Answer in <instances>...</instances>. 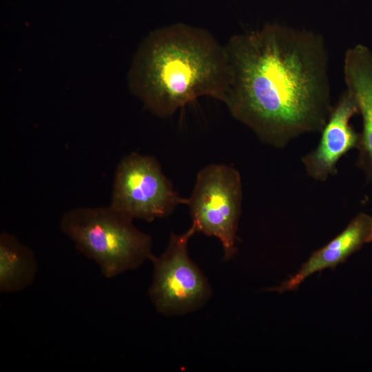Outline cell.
I'll list each match as a JSON object with an SVG mask.
<instances>
[{"instance_id":"5b68a950","label":"cell","mask_w":372,"mask_h":372,"mask_svg":"<svg viewBox=\"0 0 372 372\" xmlns=\"http://www.w3.org/2000/svg\"><path fill=\"white\" fill-rule=\"evenodd\" d=\"M196 232L192 225L180 234H172L165 251L151 260L154 273L148 294L161 314L176 316L192 313L211 298V286L188 253L189 241Z\"/></svg>"},{"instance_id":"52a82bcc","label":"cell","mask_w":372,"mask_h":372,"mask_svg":"<svg viewBox=\"0 0 372 372\" xmlns=\"http://www.w3.org/2000/svg\"><path fill=\"white\" fill-rule=\"evenodd\" d=\"M359 114L353 96L346 90L340 96L323 127L318 146L302 158L307 175L325 181L337 172L339 160L349 151L359 147L360 133L350 125Z\"/></svg>"},{"instance_id":"9c48e42d","label":"cell","mask_w":372,"mask_h":372,"mask_svg":"<svg viewBox=\"0 0 372 372\" xmlns=\"http://www.w3.org/2000/svg\"><path fill=\"white\" fill-rule=\"evenodd\" d=\"M38 271L34 251L8 231L0 234V292L14 293L31 286Z\"/></svg>"},{"instance_id":"3957f363","label":"cell","mask_w":372,"mask_h":372,"mask_svg":"<svg viewBox=\"0 0 372 372\" xmlns=\"http://www.w3.org/2000/svg\"><path fill=\"white\" fill-rule=\"evenodd\" d=\"M133 220L110 205L78 207L63 215L60 229L104 277L113 278L154 256L152 236L136 227Z\"/></svg>"},{"instance_id":"8992f818","label":"cell","mask_w":372,"mask_h":372,"mask_svg":"<svg viewBox=\"0 0 372 372\" xmlns=\"http://www.w3.org/2000/svg\"><path fill=\"white\" fill-rule=\"evenodd\" d=\"M187 203L188 198L175 191L154 157L132 152L118 164L109 205L130 218L152 222Z\"/></svg>"},{"instance_id":"6da1fadb","label":"cell","mask_w":372,"mask_h":372,"mask_svg":"<svg viewBox=\"0 0 372 372\" xmlns=\"http://www.w3.org/2000/svg\"><path fill=\"white\" fill-rule=\"evenodd\" d=\"M225 47L229 81L223 102L235 119L278 148L322 132L333 106L320 34L269 23L232 36Z\"/></svg>"},{"instance_id":"277c9868","label":"cell","mask_w":372,"mask_h":372,"mask_svg":"<svg viewBox=\"0 0 372 372\" xmlns=\"http://www.w3.org/2000/svg\"><path fill=\"white\" fill-rule=\"evenodd\" d=\"M241 176L234 167L220 163L208 165L197 174L187 205L196 231L219 240L223 260L236 252V238L241 213Z\"/></svg>"},{"instance_id":"ba28073f","label":"cell","mask_w":372,"mask_h":372,"mask_svg":"<svg viewBox=\"0 0 372 372\" xmlns=\"http://www.w3.org/2000/svg\"><path fill=\"white\" fill-rule=\"evenodd\" d=\"M371 241L372 216L360 213L340 234L314 251L294 275L280 285L265 290L284 293L296 289L307 278L327 268L334 269L364 245Z\"/></svg>"},{"instance_id":"7a4b0ae2","label":"cell","mask_w":372,"mask_h":372,"mask_svg":"<svg viewBox=\"0 0 372 372\" xmlns=\"http://www.w3.org/2000/svg\"><path fill=\"white\" fill-rule=\"evenodd\" d=\"M229 81L225 45L207 30L180 23L152 32L128 74L131 92L161 117L202 96L223 101Z\"/></svg>"}]
</instances>
